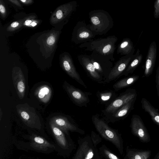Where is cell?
I'll return each mask as SVG.
<instances>
[{"mask_svg": "<svg viewBox=\"0 0 159 159\" xmlns=\"http://www.w3.org/2000/svg\"><path fill=\"white\" fill-rule=\"evenodd\" d=\"M118 38L115 35L101 38L80 44L79 47L86 51L92 52L102 55L111 61L115 60L114 54L116 48V44Z\"/></svg>", "mask_w": 159, "mask_h": 159, "instance_id": "cell-1", "label": "cell"}, {"mask_svg": "<svg viewBox=\"0 0 159 159\" xmlns=\"http://www.w3.org/2000/svg\"><path fill=\"white\" fill-rule=\"evenodd\" d=\"M89 14L90 24L88 25L96 35L106 34L114 25L111 16L106 11L94 10L90 11Z\"/></svg>", "mask_w": 159, "mask_h": 159, "instance_id": "cell-2", "label": "cell"}, {"mask_svg": "<svg viewBox=\"0 0 159 159\" xmlns=\"http://www.w3.org/2000/svg\"><path fill=\"white\" fill-rule=\"evenodd\" d=\"M24 138L27 141L22 142L20 144L25 150H30L44 154H49L56 151L55 144L42 136L32 133L25 136Z\"/></svg>", "mask_w": 159, "mask_h": 159, "instance_id": "cell-3", "label": "cell"}, {"mask_svg": "<svg viewBox=\"0 0 159 159\" xmlns=\"http://www.w3.org/2000/svg\"><path fill=\"white\" fill-rule=\"evenodd\" d=\"M16 107L18 115L26 126L39 131L41 130L40 120L34 108L26 103L18 104Z\"/></svg>", "mask_w": 159, "mask_h": 159, "instance_id": "cell-4", "label": "cell"}, {"mask_svg": "<svg viewBox=\"0 0 159 159\" xmlns=\"http://www.w3.org/2000/svg\"><path fill=\"white\" fill-rule=\"evenodd\" d=\"M96 35L85 22L79 21L73 29L72 40L76 44H81L93 39Z\"/></svg>", "mask_w": 159, "mask_h": 159, "instance_id": "cell-5", "label": "cell"}, {"mask_svg": "<svg viewBox=\"0 0 159 159\" xmlns=\"http://www.w3.org/2000/svg\"><path fill=\"white\" fill-rule=\"evenodd\" d=\"M92 120L97 130L101 135L106 139L112 142L120 149V141L116 132L110 128L103 120L97 116H93Z\"/></svg>", "mask_w": 159, "mask_h": 159, "instance_id": "cell-6", "label": "cell"}, {"mask_svg": "<svg viewBox=\"0 0 159 159\" xmlns=\"http://www.w3.org/2000/svg\"><path fill=\"white\" fill-rule=\"evenodd\" d=\"M89 57L96 71L102 77H106V80L113 66L112 61L94 52H92Z\"/></svg>", "mask_w": 159, "mask_h": 159, "instance_id": "cell-7", "label": "cell"}, {"mask_svg": "<svg viewBox=\"0 0 159 159\" xmlns=\"http://www.w3.org/2000/svg\"><path fill=\"white\" fill-rule=\"evenodd\" d=\"M49 125L56 148V151L61 155L69 149V140L66 136V133L53 124L49 122Z\"/></svg>", "mask_w": 159, "mask_h": 159, "instance_id": "cell-8", "label": "cell"}, {"mask_svg": "<svg viewBox=\"0 0 159 159\" xmlns=\"http://www.w3.org/2000/svg\"><path fill=\"white\" fill-rule=\"evenodd\" d=\"M137 96L135 89H128L112 101L104 110V112L106 114L111 115L130 101L137 98Z\"/></svg>", "mask_w": 159, "mask_h": 159, "instance_id": "cell-9", "label": "cell"}, {"mask_svg": "<svg viewBox=\"0 0 159 159\" xmlns=\"http://www.w3.org/2000/svg\"><path fill=\"white\" fill-rule=\"evenodd\" d=\"M130 127L132 133L138 137L143 143H148L151 140L147 129L140 116L133 115L131 119Z\"/></svg>", "mask_w": 159, "mask_h": 159, "instance_id": "cell-10", "label": "cell"}, {"mask_svg": "<svg viewBox=\"0 0 159 159\" xmlns=\"http://www.w3.org/2000/svg\"><path fill=\"white\" fill-rule=\"evenodd\" d=\"M77 7L76 1H73L60 6L52 15L51 19V22L56 24L62 21H67Z\"/></svg>", "mask_w": 159, "mask_h": 159, "instance_id": "cell-11", "label": "cell"}, {"mask_svg": "<svg viewBox=\"0 0 159 159\" xmlns=\"http://www.w3.org/2000/svg\"><path fill=\"white\" fill-rule=\"evenodd\" d=\"M63 86L68 95L78 106H86L89 102L87 93L76 88L65 81Z\"/></svg>", "mask_w": 159, "mask_h": 159, "instance_id": "cell-12", "label": "cell"}, {"mask_svg": "<svg viewBox=\"0 0 159 159\" xmlns=\"http://www.w3.org/2000/svg\"><path fill=\"white\" fill-rule=\"evenodd\" d=\"M134 54H131L123 56L120 58L113 66L105 80L106 82H109L121 76L134 58Z\"/></svg>", "mask_w": 159, "mask_h": 159, "instance_id": "cell-13", "label": "cell"}, {"mask_svg": "<svg viewBox=\"0 0 159 159\" xmlns=\"http://www.w3.org/2000/svg\"><path fill=\"white\" fill-rule=\"evenodd\" d=\"M61 64L64 70L70 77L86 88V85L77 72L72 58L69 53L63 54L61 58Z\"/></svg>", "mask_w": 159, "mask_h": 159, "instance_id": "cell-14", "label": "cell"}, {"mask_svg": "<svg viewBox=\"0 0 159 159\" xmlns=\"http://www.w3.org/2000/svg\"><path fill=\"white\" fill-rule=\"evenodd\" d=\"M157 55V44L155 41H153L151 43L148 48L142 77H148L152 74L155 66Z\"/></svg>", "mask_w": 159, "mask_h": 159, "instance_id": "cell-15", "label": "cell"}, {"mask_svg": "<svg viewBox=\"0 0 159 159\" xmlns=\"http://www.w3.org/2000/svg\"><path fill=\"white\" fill-rule=\"evenodd\" d=\"M12 76L13 84L17 94L20 99L24 97L26 89L25 80L24 75L18 67H15L12 71Z\"/></svg>", "mask_w": 159, "mask_h": 159, "instance_id": "cell-16", "label": "cell"}, {"mask_svg": "<svg viewBox=\"0 0 159 159\" xmlns=\"http://www.w3.org/2000/svg\"><path fill=\"white\" fill-rule=\"evenodd\" d=\"M77 58L80 64L93 80L99 82L102 81L103 77L96 70L90 61L89 55L80 54Z\"/></svg>", "mask_w": 159, "mask_h": 159, "instance_id": "cell-17", "label": "cell"}, {"mask_svg": "<svg viewBox=\"0 0 159 159\" xmlns=\"http://www.w3.org/2000/svg\"><path fill=\"white\" fill-rule=\"evenodd\" d=\"M49 122L53 124L67 134H68L69 131H73L79 130V129L71 123L67 118L63 116H54L50 119Z\"/></svg>", "mask_w": 159, "mask_h": 159, "instance_id": "cell-18", "label": "cell"}, {"mask_svg": "<svg viewBox=\"0 0 159 159\" xmlns=\"http://www.w3.org/2000/svg\"><path fill=\"white\" fill-rule=\"evenodd\" d=\"M136 99L135 98L130 101L113 113L110 115L111 116V119H113V120H118L127 116L134 109V104Z\"/></svg>", "mask_w": 159, "mask_h": 159, "instance_id": "cell-19", "label": "cell"}, {"mask_svg": "<svg viewBox=\"0 0 159 159\" xmlns=\"http://www.w3.org/2000/svg\"><path fill=\"white\" fill-rule=\"evenodd\" d=\"M143 109L150 115L153 122L159 127V112L145 98H143L141 101Z\"/></svg>", "mask_w": 159, "mask_h": 159, "instance_id": "cell-20", "label": "cell"}, {"mask_svg": "<svg viewBox=\"0 0 159 159\" xmlns=\"http://www.w3.org/2000/svg\"><path fill=\"white\" fill-rule=\"evenodd\" d=\"M135 48L131 40L129 38L123 39L118 44L117 49V53L123 56L134 54Z\"/></svg>", "mask_w": 159, "mask_h": 159, "instance_id": "cell-21", "label": "cell"}, {"mask_svg": "<svg viewBox=\"0 0 159 159\" xmlns=\"http://www.w3.org/2000/svg\"><path fill=\"white\" fill-rule=\"evenodd\" d=\"M34 94L40 101L44 103H47L51 99L52 91L49 86L43 85L39 87L36 89Z\"/></svg>", "mask_w": 159, "mask_h": 159, "instance_id": "cell-22", "label": "cell"}, {"mask_svg": "<svg viewBox=\"0 0 159 159\" xmlns=\"http://www.w3.org/2000/svg\"><path fill=\"white\" fill-rule=\"evenodd\" d=\"M143 56L142 54L140 53V51L138 49L134 54V57L130 61L126 70L123 72L121 76L124 75L127 76L133 73L135 70L141 62Z\"/></svg>", "mask_w": 159, "mask_h": 159, "instance_id": "cell-23", "label": "cell"}, {"mask_svg": "<svg viewBox=\"0 0 159 159\" xmlns=\"http://www.w3.org/2000/svg\"><path fill=\"white\" fill-rule=\"evenodd\" d=\"M138 75L127 76L116 82L113 85L115 90L118 91L121 89L130 86L135 83L139 79Z\"/></svg>", "mask_w": 159, "mask_h": 159, "instance_id": "cell-24", "label": "cell"}, {"mask_svg": "<svg viewBox=\"0 0 159 159\" xmlns=\"http://www.w3.org/2000/svg\"><path fill=\"white\" fill-rule=\"evenodd\" d=\"M151 154L149 150L134 149L129 151L127 156V159H149Z\"/></svg>", "mask_w": 159, "mask_h": 159, "instance_id": "cell-25", "label": "cell"}, {"mask_svg": "<svg viewBox=\"0 0 159 159\" xmlns=\"http://www.w3.org/2000/svg\"><path fill=\"white\" fill-rule=\"evenodd\" d=\"M112 93L111 92H106L100 94L99 98L102 101H106L109 100L112 96Z\"/></svg>", "mask_w": 159, "mask_h": 159, "instance_id": "cell-26", "label": "cell"}, {"mask_svg": "<svg viewBox=\"0 0 159 159\" xmlns=\"http://www.w3.org/2000/svg\"><path fill=\"white\" fill-rule=\"evenodd\" d=\"M38 23L39 21L37 20L28 19L25 21L23 25L26 26L33 27L37 26Z\"/></svg>", "mask_w": 159, "mask_h": 159, "instance_id": "cell-27", "label": "cell"}, {"mask_svg": "<svg viewBox=\"0 0 159 159\" xmlns=\"http://www.w3.org/2000/svg\"><path fill=\"white\" fill-rule=\"evenodd\" d=\"M21 22L20 21H16L12 22L8 27L7 30L9 31H13L18 28L20 27L21 25Z\"/></svg>", "mask_w": 159, "mask_h": 159, "instance_id": "cell-28", "label": "cell"}, {"mask_svg": "<svg viewBox=\"0 0 159 159\" xmlns=\"http://www.w3.org/2000/svg\"><path fill=\"white\" fill-rule=\"evenodd\" d=\"M154 16L155 18H159V0L155 1L154 5Z\"/></svg>", "mask_w": 159, "mask_h": 159, "instance_id": "cell-29", "label": "cell"}, {"mask_svg": "<svg viewBox=\"0 0 159 159\" xmlns=\"http://www.w3.org/2000/svg\"><path fill=\"white\" fill-rule=\"evenodd\" d=\"M155 82L157 94L159 98V66L158 67L156 71Z\"/></svg>", "mask_w": 159, "mask_h": 159, "instance_id": "cell-30", "label": "cell"}, {"mask_svg": "<svg viewBox=\"0 0 159 159\" xmlns=\"http://www.w3.org/2000/svg\"><path fill=\"white\" fill-rule=\"evenodd\" d=\"M56 41V38L52 34L49 35L47 38L46 43L49 46H52L54 44Z\"/></svg>", "mask_w": 159, "mask_h": 159, "instance_id": "cell-31", "label": "cell"}, {"mask_svg": "<svg viewBox=\"0 0 159 159\" xmlns=\"http://www.w3.org/2000/svg\"><path fill=\"white\" fill-rule=\"evenodd\" d=\"M0 11L2 17H4L6 15V12L5 7L0 1Z\"/></svg>", "mask_w": 159, "mask_h": 159, "instance_id": "cell-32", "label": "cell"}, {"mask_svg": "<svg viewBox=\"0 0 159 159\" xmlns=\"http://www.w3.org/2000/svg\"><path fill=\"white\" fill-rule=\"evenodd\" d=\"M106 155L110 159H119L116 156L108 151L105 152Z\"/></svg>", "mask_w": 159, "mask_h": 159, "instance_id": "cell-33", "label": "cell"}, {"mask_svg": "<svg viewBox=\"0 0 159 159\" xmlns=\"http://www.w3.org/2000/svg\"><path fill=\"white\" fill-rule=\"evenodd\" d=\"M20 1L23 4L26 5L30 4L33 2V1L31 0H20Z\"/></svg>", "mask_w": 159, "mask_h": 159, "instance_id": "cell-34", "label": "cell"}, {"mask_svg": "<svg viewBox=\"0 0 159 159\" xmlns=\"http://www.w3.org/2000/svg\"><path fill=\"white\" fill-rule=\"evenodd\" d=\"M9 1L18 6L20 7L21 6L18 0H9Z\"/></svg>", "mask_w": 159, "mask_h": 159, "instance_id": "cell-35", "label": "cell"}, {"mask_svg": "<svg viewBox=\"0 0 159 159\" xmlns=\"http://www.w3.org/2000/svg\"><path fill=\"white\" fill-rule=\"evenodd\" d=\"M93 153L92 152H89L87 155L85 159H91L93 156Z\"/></svg>", "mask_w": 159, "mask_h": 159, "instance_id": "cell-36", "label": "cell"}, {"mask_svg": "<svg viewBox=\"0 0 159 159\" xmlns=\"http://www.w3.org/2000/svg\"><path fill=\"white\" fill-rule=\"evenodd\" d=\"M152 159H159V152L156 154L154 157Z\"/></svg>", "mask_w": 159, "mask_h": 159, "instance_id": "cell-37", "label": "cell"}, {"mask_svg": "<svg viewBox=\"0 0 159 159\" xmlns=\"http://www.w3.org/2000/svg\"><path fill=\"white\" fill-rule=\"evenodd\" d=\"M2 111L1 110V109H0V120H1L2 116Z\"/></svg>", "mask_w": 159, "mask_h": 159, "instance_id": "cell-38", "label": "cell"}, {"mask_svg": "<svg viewBox=\"0 0 159 159\" xmlns=\"http://www.w3.org/2000/svg\"></svg>", "mask_w": 159, "mask_h": 159, "instance_id": "cell-39", "label": "cell"}]
</instances>
